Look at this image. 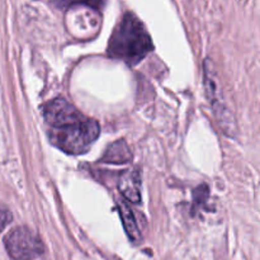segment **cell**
I'll return each instance as SVG.
<instances>
[{
  "instance_id": "277c9868",
  "label": "cell",
  "mask_w": 260,
  "mask_h": 260,
  "mask_svg": "<svg viewBox=\"0 0 260 260\" xmlns=\"http://www.w3.org/2000/svg\"><path fill=\"white\" fill-rule=\"evenodd\" d=\"M141 180L136 169L126 170L121 174L118 180V189L127 201L132 203H139L141 200Z\"/></svg>"
},
{
  "instance_id": "52a82bcc",
  "label": "cell",
  "mask_w": 260,
  "mask_h": 260,
  "mask_svg": "<svg viewBox=\"0 0 260 260\" xmlns=\"http://www.w3.org/2000/svg\"><path fill=\"white\" fill-rule=\"evenodd\" d=\"M10 222H12V215H10L9 211L0 208V233H2Z\"/></svg>"
},
{
  "instance_id": "7a4b0ae2",
  "label": "cell",
  "mask_w": 260,
  "mask_h": 260,
  "mask_svg": "<svg viewBox=\"0 0 260 260\" xmlns=\"http://www.w3.org/2000/svg\"><path fill=\"white\" fill-rule=\"evenodd\" d=\"M152 50V41L141 20L126 13L114 28L108 43V55L136 65Z\"/></svg>"
},
{
  "instance_id": "8992f818",
  "label": "cell",
  "mask_w": 260,
  "mask_h": 260,
  "mask_svg": "<svg viewBox=\"0 0 260 260\" xmlns=\"http://www.w3.org/2000/svg\"><path fill=\"white\" fill-rule=\"evenodd\" d=\"M117 206H118L119 216H121L122 223H123V228L126 230L127 235H128L129 240L134 241L135 244H139L141 241V233L139 230L134 212L128 207V205L123 202V201H118Z\"/></svg>"
},
{
  "instance_id": "3957f363",
  "label": "cell",
  "mask_w": 260,
  "mask_h": 260,
  "mask_svg": "<svg viewBox=\"0 0 260 260\" xmlns=\"http://www.w3.org/2000/svg\"><path fill=\"white\" fill-rule=\"evenodd\" d=\"M4 245L8 254L14 260H32L45 250L41 239L25 226H18L7 234Z\"/></svg>"
},
{
  "instance_id": "6da1fadb",
  "label": "cell",
  "mask_w": 260,
  "mask_h": 260,
  "mask_svg": "<svg viewBox=\"0 0 260 260\" xmlns=\"http://www.w3.org/2000/svg\"><path fill=\"white\" fill-rule=\"evenodd\" d=\"M43 118L51 142L61 151L84 154L98 139L99 124L88 118L63 98H55L43 107Z\"/></svg>"
},
{
  "instance_id": "5b68a950",
  "label": "cell",
  "mask_w": 260,
  "mask_h": 260,
  "mask_svg": "<svg viewBox=\"0 0 260 260\" xmlns=\"http://www.w3.org/2000/svg\"><path fill=\"white\" fill-rule=\"evenodd\" d=\"M131 159L132 154L129 147L127 146L123 140H118V141L113 142L111 146H108L101 161L106 162V164H127L131 161Z\"/></svg>"
}]
</instances>
